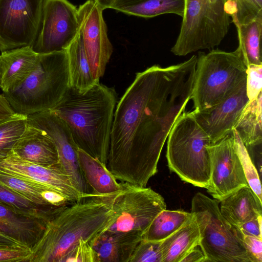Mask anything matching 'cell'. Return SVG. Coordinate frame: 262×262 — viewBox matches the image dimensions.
<instances>
[{"instance_id": "cell-24", "label": "cell", "mask_w": 262, "mask_h": 262, "mask_svg": "<svg viewBox=\"0 0 262 262\" xmlns=\"http://www.w3.org/2000/svg\"><path fill=\"white\" fill-rule=\"evenodd\" d=\"M77 154L82 173L93 193L111 195L121 190V183L117 182L106 165L79 148Z\"/></svg>"}, {"instance_id": "cell-17", "label": "cell", "mask_w": 262, "mask_h": 262, "mask_svg": "<svg viewBox=\"0 0 262 262\" xmlns=\"http://www.w3.org/2000/svg\"><path fill=\"white\" fill-rule=\"evenodd\" d=\"M51 218L25 214L0 203V232L30 249L39 241Z\"/></svg>"}, {"instance_id": "cell-4", "label": "cell", "mask_w": 262, "mask_h": 262, "mask_svg": "<svg viewBox=\"0 0 262 262\" xmlns=\"http://www.w3.org/2000/svg\"><path fill=\"white\" fill-rule=\"evenodd\" d=\"M66 50L40 54L35 69L22 82L3 94L15 113L28 116L51 111L70 88Z\"/></svg>"}, {"instance_id": "cell-39", "label": "cell", "mask_w": 262, "mask_h": 262, "mask_svg": "<svg viewBox=\"0 0 262 262\" xmlns=\"http://www.w3.org/2000/svg\"><path fill=\"white\" fill-rule=\"evenodd\" d=\"M262 215L253 219L243 224L238 228L243 234L262 239Z\"/></svg>"}, {"instance_id": "cell-23", "label": "cell", "mask_w": 262, "mask_h": 262, "mask_svg": "<svg viewBox=\"0 0 262 262\" xmlns=\"http://www.w3.org/2000/svg\"><path fill=\"white\" fill-rule=\"evenodd\" d=\"M70 86L79 93H84L99 82L93 75L85 51L81 31L66 49Z\"/></svg>"}, {"instance_id": "cell-29", "label": "cell", "mask_w": 262, "mask_h": 262, "mask_svg": "<svg viewBox=\"0 0 262 262\" xmlns=\"http://www.w3.org/2000/svg\"><path fill=\"white\" fill-rule=\"evenodd\" d=\"M0 185L45 209L54 210L60 208L50 205L43 199L44 191L51 188L43 185L1 171Z\"/></svg>"}, {"instance_id": "cell-40", "label": "cell", "mask_w": 262, "mask_h": 262, "mask_svg": "<svg viewBox=\"0 0 262 262\" xmlns=\"http://www.w3.org/2000/svg\"><path fill=\"white\" fill-rule=\"evenodd\" d=\"M15 114L7 98L3 94H0V122L6 120Z\"/></svg>"}, {"instance_id": "cell-15", "label": "cell", "mask_w": 262, "mask_h": 262, "mask_svg": "<svg viewBox=\"0 0 262 262\" xmlns=\"http://www.w3.org/2000/svg\"><path fill=\"white\" fill-rule=\"evenodd\" d=\"M0 171L43 185L75 201L93 193L84 194L78 191L59 164L42 166L23 159L13 151L0 160Z\"/></svg>"}, {"instance_id": "cell-9", "label": "cell", "mask_w": 262, "mask_h": 262, "mask_svg": "<svg viewBox=\"0 0 262 262\" xmlns=\"http://www.w3.org/2000/svg\"><path fill=\"white\" fill-rule=\"evenodd\" d=\"M121 184V190L112 199L114 219L106 230L143 235L155 217L166 208L164 199L146 186L122 182Z\"/></svg>"}, {"instance_id": "cell-12", "label": "cell", "mask_w": 262, "mask_h": 262, "mask_svg": "<svg viewBox=\"0 0 262 262\" xmlns=\"http://www.w3.org/2000/svg\"><path fill=\"white\" fill-rule=\"evenodd\" d=\"M27 123L42 130L53 140L61 168L78 191L91 193L79 166L78 147L66 122L52 111H48L27 116Z\"/></svg>"}, {"instance_id": "cell-1", "label": "cell", "mask_w": 262, "mask_h": 262, "mask_svg": "<svg viewBox=\"0 0 262 262\" xmlns=\"http://www.w3.org/2000/svg\"><path fill=\"white\" fill-rule=\"evenodd\" d=\"M198 56L137 73L114 114L106 166L122 182L146 187L193 89Z\"/></svg>"}, {"instance_id": "cell-11", "label": "cell", "mask_w": 262, "mask_h": 262, "mask_svg": "<svg viewBox=\"0 0 262 262\" xmlns=\"http://www.w3.org/2000/svg\"><path fill=\"white\" fill-rule=\"evenodd\" d=\"M79 29L78 8L74 5L68 0H46L33 49L38 54L66 50Z\"/></svg>"}, {"instance_id": "cell-32", "label": "cell", "mask_w": 262, "mask_h": 262, "mask_svg": "<svg viewBox=\"0 0 262 262\" xmlns=\"http://www.w3.org/2000/svg\"><path fill=\"white\" fill-rule=\"evenodd\" d=\"M225 9L235 26L262 20V0H234Z\"/></svg>"}, {"instance_id": "cell-30", "label": "cell", "mask_w": 262, "mask_h": 262, "mask_svg": "<svg viewBox=\"0 0 262 262\" xmlns=\"http://www.w3.org/2000/svg\"><path fill=\"white\" fill-rule=\"evenodd\" d=\"M27 124V116L17 113L0 122V160L12 152Z\"/></svg>"}, {"instance_id": "cell-22", "label": "cell", "mask_w": 262, "mask_h": 262, "mask_svg": "<svg viewBox=\"0 0 262 262\" xmlns=\"http://www.w3.org/2000/svg\"><path fill=\"white\" fill-rule=\"evenodd\" d=\"M193 214L180 228L161 241L162 262H181L189 251L199 246L200 229L196 216Z\"/></svg>"}, {"instance_id": "cell-33", "label": "cell", "mask_w": 262, "mask_h": 262, "mask_svg": "<svg viewBox=\"0 0 262 262\" xmlns=\"http://www.w3.org/2000/svg\"><path fill=\"white\" fill-rule=\"evenodd\" d=\"M234 145L249 186L262 201L261 187L259 174L248 149L234 129L232 133Z\"/></svg>"}, {"instance_id": "cell-21", "label": "cell", "mask_w": 262, "mask_h": 262, "mask_svg": "<svg viewBox=\"0 0 262 262\" xmlns=\"http://www.w3.org/2000/svg\"><path fill=\"white\" fill-rule=\"evenodd\" d=\"M222 215L239 228L243 224L262 215L261 201L249 186L243 187L221 201Z\"/></svg>"}, {"instance_id": "cell-16", "label": "cell", "mask_w": 262, "mask_h": 262, "mask_svg": "<svg viewBox=\"0 0 262 262\" xmlns=\"http://www.w3.org/2000/svg\"><path fill=\"white\" fill-rule=\"evenodd\" d=\"M248 102L245 81L219 103L203 111L192 112L197 122L209 136L211 144H214L232 134Z\"/></svg>"}, {"instance_id": "cell-20", "label": "cell", "mask_w": 262, "mask_h": 262, "mask_svg": "<svg viewBox=\"0 0 262 262\" xmlns=\"http://www.w3.org/2000/svg\"><path fill=\"white\" fill-rule=\"evenodd\" d=\"M143 234L135 231L105 230L96 236L90 245L99 262H129Z\"/></svg>"}, {"instance_id": "cell-7", "label": "cell", "mask_w": 262, "mask_h": 262, "mask_svg": "<svg viewBox=\"0 0 262 262\" xmlns=\"http://www.w3.org/2000/svg\"><path fill=\"white\" fill-rule=\"evenodd\" d=\"M219 201L198 192L192 198L191 212L195 214L200 229L199 246L207 262H254L238 228L221 214Z\"/></svg>"}, {"instance_id": "cell-26", "label": "cell", "mask_w": 262, "mask_h": 262, "mask_svg": "<svg viewBox=\"0 0 262 262\" xmlns=\"http://www.w3.org/2000/svg\"><path fill=\"white\" fill-rule=\"evenodd\" d=\"M262 92L249 101L237 119L234 128L247 148L261 145L262 141Z\"/></svg>"}, {"instance_id": "cell-34", "label": "cell", "mask_w": 262, "mask_h": 262, "mask_svg": "<svg viewBox=\"0 0 262 262\" xmlns=\"http://www.w3.org/2000/svg\"><path fill=\"white\" fill-rule=\"evenodd\" d=\"M161 241L142 239L136 247L129 262H162Z\"/></svg>"}, {"instance_id": "cell-41", "label": "cell", "mask_w": 262, "mask_h": 262, "mask_svg": "<svg viewBox=\"0 0 262 262\" xmlns=\"http://www.w3.org/2000/svg\"><path fill=\"white\" fill-rule=\"evenodd\" d=\"M189 251L181 262H207L206 257L201 249L197 247Z\"/></svg>"}, {"instance_id": "cell-6", "label": "cell", "mask_w": 262, "mask_h": 262, "mask_svg": "<svg viewBox=\"0 0 262 262\" xmlns=\"http://www.w3.org/2000/svg\"><path fill=\"white\" fill-rule=\"evenodd\" d=\"M247 69L238 47L232 52H200L191 97L193 111L206 110L227 98L246 81Z\"/></svg>"}, {"instance_id": "cell-19", "label": "cell", "mask_w": 262, "mask_h": 262, "mask_svg": "<svg viewBox=\"0 0 262 262\" xmlns=\"http://www.w3.org/2000/svg\"><path fill=\"white\" fill-rule=\"evenodd\" d=\"M39 56L31 46L1 52L0 80L3 93L12 89L30 74L37 64Z\"/></svg>"}, {"instance_id": "cell-37", "label": "cell", "mask_w": 262, "mask_h": 262, "mask_svg": "<svg viewBox=\"0 0 262 262\" xmlns=\"http://www.w3.org/2000/svg\"><path fill=\"white\" fill-rule=\"evenodd\" d=\"M31 249L24 246L0 245V261L27 262Z\"/></svg>"}, {"instance_id": "cell-8", "label": "cell", "mask_w": 262, "mask_h": 262, "mask_svg": "<svg viewBox=\"0 0 262 262\" xmlns=\"http://www.w3.org/2000/svg\"><path fill=\"white\" fill-rule=\"evenodd\" d=\"M225 3L226 0H185L180 31L171 52L182 56L219 46L231 23Z\"/></svg>"}, {"instance_id": "cell-25", "label": "cell", "mask_w": 262, "mask_h": 262, "mask_svg": "<svg viewBox=\"0 0 262 262\" xmlns=\"http://www.w3.org/2000/svg\"><path fill=\"white\" fill-rule=\"evenodd\" d=\"M185 0H115L110 9L144 18L164 14H174L183 17Z\"/></svg>"}, {"instance_id": "cell-18", "label": "cell", "mask_w": 262, "mask_h": 262, "mask_svg": "<svg viewBox=\"0 0 262 262\" xmlns=\"http://www.w3.org/2000/svg\"><path fill=\"white\" fill-rule=\"evenodd\" d=\"M12 151L23 159L42 166L59 164L58 154L53 140L43 131L28 123Z\"/></svg>"}, {"instance_id": "cell-13", "label": "cell", "mask_w": 262, "mask_h": 262, "mask_svg": "<svg viewBox=\"0 0 262 262\" xmlns=\"http://www.w3.org/2000/svg\"><path fill=\"white\" fill-rule=\"evenodd\" d=\"M211 162L210 183L206 189L221 202L238 189L249 186L236 151L232 134L207 147Z\"/></svg>"}, {"instance_id": "cell-28", "label": "cell", "mask_w": 262, "mask_h": 262, "mask_svg": "<svg viewBox=\"0 0 262 262\" xmlns=\"http://www.w3.org/2000/svg\"><path fill=\"white\" fill-rule=\"evenodd\" d=\"M238 48L247 68L252 64H262L260 53V38L262 20H257L243 25H237Z\"/></svg>"}, {"instance_id": "cell-5", "label": "cell", "mask_w": 262, "mask_h": 262, "mask_svg": "<svg viewBox=\"0 0 262 262\" xmlns=\"http://www.w3.org/2000/svg\"><path fill=\"white\" fill-rule=\"evenodd\" d=\"M166 157L169 169L184 182L207 189L211 176L207 147L212 144L193 112H184L167 137Z\"/></svg>"}, {"instance_id": "cell-38", "label": "cell", "mask_w": 262, "mask_h": 262, "mask_svg": "<svg viewBox=\"0 0 262 262\" xmlns=\"http://www.w3.org/2000/svg\"><path fill=\"white\" fill-rule=\"evenodd\" d=\"M245 247L254 262H262V239L243 234Z\"/></svg>"}, {"instance_id": "cell-31", "label": "cell", "mask_w": 262, "mask_h": 262, "mask_svg": "<svg viewBox=\"0 0 262 262\" xmlns=\"http://www.w3.org/2000/svg\"><path fill=\"white\" fill-rule=\"evenodd\" d=\"M0 203L27 215L50 219L63 207L54 210L45 209L0 185Z\"/></svg>"}, {"instance_id": "cell-2", "label": "cell", "mask_w": 262, "mask_h": 262, "mask_svg": "<svg viewBox=\"0 0 262 262\" xmlns=\"http://www.w3.org/2000/svg\"><path fill=\"white\" fill-rule=\"evenodd\" d=\"M115 194L93 193L62 208L48 221L27 262H60L80 239L91 244L113 222L112 203Z\"/></svg>"}, {"instance_id": "cell-10", "label": "cell", "mask_w": 262, "mask_h": 262, "mask_svg": "<svg viewBox=\"0 0 262 262\" xmlns=\"http://www.w3.org/2000/svg\"><path fill=\"white\" fill-rule=\"evenodd\" d=\"M46 0H0V51L33 47Z\"/></svg>"}, {"instance_id": "cell-14", "label": "cell", "mask_w": 262, "mask_h": 262, "mask_svg": "<svg viewBox=\"0 0 262 262\" xmlns=\"http://www.w3.org/2000/svg\"><path fill=\"white\" fill-rule=\"evenodd\" d=\"M103 11L94 0H88L78 8L85 51L94 78L98 82L113 52Z\"/></svg>"}, {"instance_id": "cell-43", "label": "cell", "mask_w": 262, "mask_h": 262, "mask_svg": "<svg viewBox=\"0 0 262 262\" xmlns=\"http://www.w3.org/2000/svg\"><path fill=\"white\" fill-rule=\"evenodd\" d=\"M94 1L102 10H104L110 9L115 0H94Z\"/></svg>"}, {"instance_id": "cell-44", "label": "cell", "mask_w": 262, "mask_h": 262, "mask_svg": "<svg viewBox=\"0 0 262 262\" xmlns=\"http://www.w3.org/2000/svg\"><path fill=\"white\" fill-rule=\"evenodd\" d=\"M0 89L1 90V80H0Z\"/></svg>"}, {"instance_id": "cell-3", "label": "cell", "mask_w": 262, "mask_h": 262, "mask_svg": "<svg viewBox=\"0 0 262 262\" xmlns=\"http://www.w3.org/2000/svg\"><path fill=\"white\" fill-rule=\"evenodd\" d=\"M117 93L99 82L84 93L67 91L52 110L69 127L77 147L106 165Z\"/></svg>"}, {"instance_id": "cell-36", "label": "cell", "mask_w": 262, "mask_h": 262, "mask_svg": "<svg viewBox=\"0 0 262 262\" xmlns=\"http://www.w3.org/2000/svg\"><path fill=\"white\" fill-rule=\"evenodd\" d=\"M246 73V93L249 101H250L256 98L261 92L262 64L249 66Z\"/></svg>"}, {"instance_id": "cell-35", "label": "cell", "mask_w": 262, "mask_h": 262, "mask_svg": "<svg viewBox=\"0 0 262 262\" xmlns=\"http://www.w3.org/2000/svg\"><path fill=\"white\" fill-rule=\"evenodd\" d=\"M60 262H99V260L90 244L81 239L65 253Z\"/></svg>"}, {"instance_id": "cell-42", "label": "cell", "mask_w": 262, "mask_h": 262, "mask_svg": "<svg viewBox=\"0 0 262 262\" xmlns=\"http://www.w3.org/2000/svg\"><path fill=\"white\" fill-rule=\"evenodd\" d=\"M1 244L12 246H24L15 239L0 232V245Z\"/></svg>"}, {"instance_id": "cell-27", "label": "cell", "mask_w": 262, "mask_h": 262, "mask_svg": "<svg viewBox=\"0 0 262 262\" xmlns=\"http://www.w3.org/2000/svg\"><path fill=\"white\" fill-rule=\"evenodd\" d=\"M193 214L191 212L165 209L152 220L144 233L142 239L162 241L180 228L192 217Z\"/></svg>"}]
</instances>
